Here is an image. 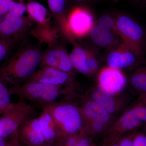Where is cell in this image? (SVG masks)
I'll list each match as a JSON object with an SVG mask.
<instances>
[{
  "label": "cell",
  "mask_w": 146,
  "mask_h": 146,
  "mask_svg": "<svg viewBox=\"0 0 146 146\" xmlns=\"http://www.w3.org/2000/svg\"><path fill=\"white\" fill-rule=\"evenodd\" d=\"M43 55L38 49L28 48L18 53L0 68V81L6 85H18L36 71Z\"/></svg>",
  "instance_id": "6da1fadb"
},
{
  "label": "cell",
  "mask_w": 146,
  "mask_h": 146,
  "mask_svg": "<svg viewBox=\"0 0 146 146\" xmlns=\"http://www.w3.org/2000/svg\"><path fill=\"white\" fill-rule=\"evenodd\" d=\"M146 124V94L127 108L117 119L111 124L105 133L103 144L108 146L123 135Z\"/></svg>",
  "instance_id": "7a4b0ae2"
},
{
  "label": "cell",
  "mask_w": 146,
  "mask_h": 146,
  "mask_svg": "<svg viewBox=\"0 0 146 146\" xmlns=\"http://www.w3.org/2000/svg\"><path fill=\"white\" fill-rule=\"evenodd\" d=\"M42 106L51 116L62 138L78 133L83 129L84 122L81 112L75 105L58 102L42 104Z\"/></svg>",
  "instance_id": "3957f363"
},
{
  "label": "cell",
  "mask_w": 146,
  "mask_h": 146,
  "mask_svg": "<svg viewBox=\"0 0 146 146\" xmlns=\"http://www.w3.org/2000/svg\"><path fill=\"white\" fill-rule=\"evenodd\" d=\"M62 86L48 84L27 82L16 86L10 91L22 99L37 102L41 104L58 102L62 96L68 94L71 87L63 89Z\"/></svg>",
  "instance_id": "277c9868"
},
{
  "label": "cell",
  "mask_w": 146,
  "mask_h": 146,
  "mask_svg": "<svg viewBox=\"0 0 146 146\" xmlns=\"http://www.w3.org/2000/svg\"><path fill=\"white\" fill-rule=\"evenodd\" d=\"M115 27L123 44L137 57L142 56L145 46V32L141 25L130 17L123 15L117 19Z\"/></svg>",
  "instance_id": "5b68a950"
},
{
  "label": "cell",
  "mask_w": 146,
  "mask_h": 146,
  "mask_svg": "<svg viewBox=\"0 0 146 146\" xmlns=\"http://www.w3.org/2000/svg\"><path fill=\"white\" fill-rule=\"evenodd\" d=\"M35 114L34 108L24 100L13 103L0 117V138H5L16 133L20 127L34 117Z\"/></svg>",
  "instance_id": "8992f818"
},
{
  "label": "cell",
  "mask_w": 146,
  "mask_h": 146,
  "mask_svg": "<svg viewBox=\"0 0 146 146\" xmlns=\"http://www.w3.org/2000/svg\"><path fill=\"white\" fill-rule=\"evenodd\" d=\"M29 19L9 12L0 23V42L9 47L26 34L31 25Z\"/></svg>",
  "instance_id": "52a82bcc"
},
{
  "label": "cell",
  "mask_w": 146,
  "mask_h": 146,
  "mask_svg": "<svg viewBox=\"0 0 146 146\" xmlns=\"http://www.w3.org/2000/svg\"><path fill=\"white\" fill-rule=\"evenodd\" d=\"M67 22L72 36L81 37L90 32L94 27V19L87 9L78 7L73 9L69 13Z\"/></svg>",
  "instance_id": "ba28073f"
},
{
  "label": "cell",
  "mask_w": 146,
  "mask_h": 146,
  "mask_svg": "<svg viewBox=\"0 0 146 146\" xmlns=\"http://www.w3.org/2000/svg\"><path fill=\"white\" fill-rule=\"evenodd\" d=\"M127 82L125 76L120 70L108 67L100 72L98 87L108 94L116 95L122 91Z\"/></svg>",
  "instance_id": "9c48e42d"
},
{
  "label": "cell",
  "mask_w": 146,
  "mask_h": 146,
  "mask_svg": "<svg viewBox=\"0 0 146 146\" xmlns=\"http://www.w3.org/2000/svg\"><path fill=\"white\" fill-rule=\"evenodd\" d=\"M84 125L92 121H98L108 126L112 123V116L101 105L89 98H84L79 108Z\"/></svg>",
  "instance_id": "30bf717a"
},
{
  "label": "cell",
  "mask_w": 146,
  "mask_h": 146,
  "mask_svg": "<svg viewBox=\"0 0 146 146\" xmlns=\"http://www.w3.org/2000/svg\"><path fill=\"white\" fill-rule=\"evenodd\" d=\"M19 141L29 146H39L46 143L38 118L33 117L25 122L17 132Z\"/></svg>",
  "instance_id": "8fae6325"
},
{
  "label": "cell",
  "mask_w": 146,
  "mask_h": 146,
  "mask_svg": "<svg viewBox=\"0 0 146 146\" xmlns=\"http://www.w3.org/2000/svg\"><path fill=\"white\" fill-rule=\"evenodd\" d=\"M40 67H50L69 73H71L74 68L70 55L59 48L51 49L43 55Z\"/></svg>",
  "instance_id": "7c38bea8"
},
{
  "label": "cell",
  "mask_w": 146,
  "mask_h": 146,
  "mask_svg": "<svg viewBox=\"0 0 146 146\" xmlns=\"http://www.w3.org/2000/svg\"><path fill=\"white\" fill-rule=\"evenodd\" d=\"M71 74L54 68L44 67L36 71L27 82L63 86L70 81Z\"/></svg>",
  "instance_id": "4fadbf2b"
},
{
  "label": "cell",
  "mask_w": 146,
  "mask_h": 146,
  "mask_svg": "<svg viewBox=\"0 0 146 146\" xmlns=\"http://www.w3.org/2000/svg\"><path fill=\"white\" fill-rule=\"evenodd\" d=\"M136 56L124 44L110 53L106 62L108 67L117 70L125 69L133 65L136 61Z\"/></svg>",
  "instance_id": "5bb4252c"
},
{
  "label": "cell",
  "mask_w": 146,
  "mask_h": 146,
  "mask_svg": "<svg viewBox=\"0 0 146 146\" xmlns=\"http://www.w3.org/2000/svg\"><path fill=\"white\" fill-rule=\"evenodd\" d=\"M89 98L102 106L112 116L123 107V100L117 96V94H108L98 87L90 91Z\"/></svg>",
  "instance_id": "9a60e30c"
},
{
  "label": "cell",
  "mask_w": 146,
  "mask_h": 146,
  "mask_svg": "<svg viewBox=\"0 0 146 146\" xmlns=\"http://www.w3.org/2000/svg\"><path fill=\"white\" fill-rule=\"evenodd\" d=\"M38 119L46 143H53L62 138L60 131L51 116L46 110H43Z\"/></svg>",
  "instance_id": "2e32d148"
},
{
  "label": "cell",
  "mask_w": 146,
  "mask_h": 146,
  "mask_svg": "<svg viewBox=\"0 0 146 146\" xmlns=\"http://www.w3.org/2000/svg\"><path fill=\"white\" fill-rule=\"evenodd\" d=\"M52 15L56 22L58 29L65 36L69 35L67 18H65L64 11L65 0H47Z\"/></svg>",
  "instance_id": "e0dca14e"
},
{
  "label": "cell",
  "mask_w": 146,
  "mask_h": 146,
  "mask_svg": "<svg viewBox=\"0 0 146 146\" xmlns=\"http://www.w3.org/2000/svg\"><path fill=\"white\" fill-rule=\"evenodd\" d=\"M58 31L49 22L44 25H38L33 30L32 33L40 43L52 47L58 38Z\"/></svg>",
  "instance_id": "ac0fdd59"
},
{
  "label": "cell",
  "mask_w": 146,
  "mask_h": 146,
  "mask_svg": "<svg viewBox=\"0 0 146 146\" xmlns=\"http://www.w3.org/2000/svg\"><path fill=\"white\" fill-rule=\"evenodd\" d=\"M26 6L29 18L36 25H44L50 22L48 11L43 5L36 1H32Z\"/></svg>",
  "instance_id": "d6986e66"
},
{
  "label": "cell",
  "mask_w": 146,
  "mask_h": 146,
  "mask_svg": "<svg viewBox=\"0 0 146 146\" xmlns=\"http://www.w3.org/2000/svg\"><path fill=\"white\" fill-rule=\"evenodd\" d=\"M87 51L78 46H75L70 55L73 68L84 75L91 74L86 65Z\"/></svg>",
  "instance_id": "ffe728a7"
},
{
  "label": "cell",
  "mask_w": 146,
  "mask_h": 146,
  "mask_svg": "<svg viewBox=\"0 0 146 146\" xmlns=\"http://www.w3.org/2000/svg\"><path fill=\"white\" fill-rule=\"evenodd\" d=\"M91 39L96 44L102 47L110 46L113 44L114 37L111 31L97 25L90 31Z\"/></svg>",
  "instance_id": "44dd1931"
},
{
  "label": "cell",
  "mask_w": 146,
  "mask_h": 146,
  "mask_svg": "<svg viewBox=\"0 0 146 146\" xmlns=\"http://www.w3.org/2000/svg\"><path fill=\"white\" fill-rule=\"evenodd\" d=\"M129 82L132 88L140 94H146V64L131 74Z\"/></svg>",
  "instance_id": "7402d4cb"
},
{
  "label": "cell",
  "mask_w": 146,
  "mask_h": 146,
  "mask_svg": "<svg viewBox=\"0 0 146 146\" xmlns=\"http://www.w3.org/2000/svg\"><path fill=\"white\" fill-rule=\"evenodd\" d=\"M11 93L6 86L0 81V109L4 112L9 109L13 103L11 102Z\"/></svg>",
  "instance_id": "603a6c76"
},
{
  "label": "cell",
  "mask_w": 146,
  "mask_h": 146,
  "mask_svg": "<svg viewBox=\"0 0 146 146\" xmlns=\"http://www.w3.org/2000/svg\"><path fill=\"white\" fill-rule=\"evenodd\" d=\"M8 5L9 12L23 16L27 10L26 6L22 2L17 3L13 0H4Z\"/></svg>",
  "instance_id": "cb8c5ba5"
},
{
  "label": "cell",
  "mask_w": 146,
  "mask_h": 146,
  "mask_svg": "<svg viewBox=\"0 0 146 146\" xmlns=\"http://www.w3.org/2000/svg\"><path fill=\"white\" fill-rule=\"evenodd\" d=\"M85 133L83 130L80 132L70 135L59 140V146H75Z\"/></svg>",
  "instance_id": "d4e9b609"
},
{
  "label": "cell",
  "mask_w": 146,
  "mask_h": 146,
  "mask_svg": "<svg viewBox=\"0 0 146 146\" xmlns=\"http://www.w3.org/2000/svg\"><path fill=\"white\" fill-rule=\"evenodd\" d=\"M97 25L106 30L111 31L115 26V22L111 16L108 14H104L99 18Z\"/></svg>",
  "instance_id": "484cf974"
},
{
  "label": "cell",
  "mask_w": 146,
  "mask_h": 146,
  "mask_svg": "<svg viewBox=\"0 0 146 146\" xmlns=\"http://www.w3.org/2000/svg\"><path fill=\"white\" fill-rule=\"evenodd\" d=\"M86 63L91 73L94 72L98 68V63L96 59L88 51L86 55Z\"/></svg>",
  "instance_id": "4316f807"
},
{
  "label": "cell",
  "mask_w": 146,
  "mask_h": 146,
  "mask_svg": "<svg viewBox=\"0 0 146 146\" xmlns=\"http://www.w3.org/2000/svg\"><path fill=\"white\" fill-rule=\"evenodd\" d=\"M135 133L124 134L118 140L120 146H133V140Z\"/></svg>",
  "instance_id": "83f0119b"
},
{
  "label": "cell",
  "mask_w": 146,
  "mask_h": 146,
  "mask_svg": "<svg viewBox=\"0 0 146 146\" xmlns=\"http://www.w3.org/2000/svg\"><path fill=\"white\" fill-rule=\"evenodd\" d=\"M133 146H146V135L135 133L133 140Z\"/></svg>",
  "instance_id": "f1b7e54d"
},
{
  "label": "cell",
  "mask_w": 146,
  "mask_h": 146,
  "mask_svg": "<svg viewBox=\"0 0 146 146\" xmlns=\"http://www.w3.org/2000/svg\"><path fill=\"white\" fill-rule=\"evenodd\" d=\"M9 47L0 42V62L5 59L8 54Z\"/></svg>",
  "instance_id": "f546056e"
},
{
  "label": "cell",
  "mask_w": 146,
  "mask_h": 146,
  "mask_svg": "<svg viewBox=\"0 0 146 146\" xmlns=\"http://www.w3.org/2000/svg\"><path fill=\"white\" fill-rule=\"evenodd\" d=\"M9 12L7 4L4 0H0V17L5 16Z\"/></svg>",
  "instance_id": "4dcf8cb0"
},
{
  "label": "cell",
  "mask_w": 146,
  "mask_h": 146,
  "mask_svg": "<svg viewBox=\"0 0 146 146\" xmlns=\"http://www.w3.org/2000/svg\"><path fill=\"white\" fill-rule=\"evenodd\" d=\"M3 146H21L20 142L18 139L17 132L16 133V136L10 141L7 142Z\"/></svg>",
  "instance_id": "1f68e13d"
},
{
  "label": "cell",
  "mask_w": 146,
  "mask_h": 146,
  "mask_svg": "<svg viewBox=\"0 0 146 146\" xmlns=\"http://www.w3.org/2000/svg\"><path fill=\"white\" fill-rule=\"evenodd\" d=\"M6 143L5 141L4 138H0V146H3Z\"/></svg>",
  "instance_id": "d6a6232c"
},
{
  "label": "cell",
  "mask_w": 146,
  "mask_h": 146,
  "mask_svg": "<svg viewBox=\"0 0 146 146\" xmlns=\"http://www.w3.org/2000/svg\"><path fill=\"white\" fill-rule=\"evenodd\" d=\"M39 146H56L53 145L52 143H46Z\"/></svg>",
  "instance_id": "836d02e7"
},
{
  "label": "cell",
  "mask_w": 146,
  "mask_h": 146,
  "mask_svg": "<svg viewBox=\"0 0 146 146\" xmlns=\"http://www.w3.org/2000/svg\"><path fill=\"white\" fill-rule=\"evenodd\" d=\"M73 1L77 3H83L88 1H91V0H73Z\"/></svg>",
  "instance_id": "e575fe53"
},
{
  "label": "cell",
  "mask_w": 146,
  "mask_h": 146,
  "mask_svg": "<svg viewBox=\"0 0 146 146\" xmlns=\"http://www.w3.org/2000/svg\"><path fill=\"white\" fill-rule=\"evenodd\" d=\"M3 114V112L0 109V116H1V115H2Z\"/></svg>",
  "instance_id": "d590c367"
},
{
  "label": "cell",
  "mask_w": 146,
  "mask_h": 146,
  "mask_svg": "<svg viewBox=\"0 0 146 146\" xmlns=\"http://www.w3.org/2000/svg\"><path fill=\"white\" fill-rule=\"evenodd\" d=\"M94 146H104V145H94Z\"/></svg>",
  "instance_id": "8d00e7d4"
},
{
  "label": "cell",
  "mask_w": 146,
  "mask_h": 146,
  "mask_svg": "<svg viewBox=\"0 0 146 146\" xmlns=\"http://www.w3.org/2000/svg\"><path fill=\"white\" fill-rule=\"evenodd\" d=\"M19 1H23V0H19Z\"/></svg>",
  "instance_id": "74e56055"
},
{
  "label": "cell",
  "mask_w": 146,
  "mask_h": 146,
  "mask_svg": "<svg viewBox=\"0 0 146 146\" xmlns=\"http://www.w3.org/2000/svg\"><path fill=\"white\" fill-rule=\"evenodd\" d=\"M145 1H146V0H145Z\"/></svg>",
  "instance_id": "f35d334b"
}]
</instances>
